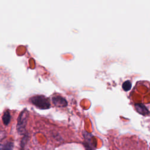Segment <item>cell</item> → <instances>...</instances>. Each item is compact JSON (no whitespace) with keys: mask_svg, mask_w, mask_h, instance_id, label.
Listing matches in <instances>:
<instances>
[{"mask_svg":"<svg viewBox=\"0 0 150 150\" xmlns=\"http://www.w3.org/2000/svg\"><path fill=\"white\" fill-rule=\"evenodd\" d=\"M30 101L33 104L40 109H47L50 107L49 98L42 95H36L31 97Z\"/></svg>","mask_w":150,"mask_h":150,"instance_id":"1","label":"cell"},{"mask_svg":"<svg viewBox=\"0 0 150 150\" xmlns=\"http://www.w3.org/2000/svg\"><path fill=\"white\" fill-rule=\"evenodd\" d=\"M29 112L26 109L23 110L19 114L17 122V131L19 134H24L26 132V125L28 118Z\"/></svg>","mask_w":150,"mask_h":150,"instance_id":"2","label":"cell"},{"mask_svg":"<svg viewBox=\"0 0 150 150\" xmlns=\"http://www.w3.org/2000/svg\"><path fill=\"white\" fill-rule=\"evenodd\" d=\"M53 104L57 107H65L67 105L66 100L60 96H55L52 98Z\"/></svg>","mask_w":150,"mask_h":150,"instance_id":"3","label":"cell"},{"mask_svg":"<svg viewBox=\"0 0 150 150\" xmlns=\"http://www.w3.org/2000/svg\"><path fill=\"white\" fill-rule=\"evenodd\" d=\"M135 108L137 111L141 114L145 115H147L149 113L148 110L146 108V107L141 103H138L135 104Z\"/></svg>","mask_w":150,"mask_h":150,"instance_id":"4","label":"cell"},{"mask_svg":"<svg viewBox=\"0 0 150 150\" xmlns=\"http://www.w3.org/2000/svg\"><path fill=\"white\" fill-rule=\"evenodd\" d=\"M10 120H11L10 112L8 110H7L4 113V115L2 116V121H3L4 124L5 125H7L9 123Z\"/></svg>","mask_w":150,"mask_h":150,"instance_id":"5","label":"cell"},{"mask_svg":"<svg viewBox=\"0 0 150 150\" xmlns=\"http://www.w3.org/2000/svg\"><path fill=\"white\" fill-rule=\"evenodd\" d=\"M131 83L129 81V80H127L125 81L123 84H122V88L124 91H127L128 90H129L131 88Z\"/></svg>","mask_w":150,"mask_h":150,"instance_id":"6","label":"cell"},{"mask_svg":"<svg viewBox=\"0 0 150 150\" xmlns=\"http://www.w3.org/2000/svg\"><path fill=\"white\" fill-rule=\"evenodd\" d=\"M13 144L12 142H7L4 145V150H13Z\"/></svg>","mask_w":150,"mask_h":150,"instance_id":"7","label":"cell"},{"mask_svg":"<svg viewBox=\"0 0 150 150\" xmlns=\"http://www.w3.org/2000/svg\"><path fill=\"white\" fill-rule=\"evenodd\" d=\"M0 150H4V145L0 144Z\"/></svg>","mask_w":150,"mask_h":150,"instance_id":"8","label":"cell"},{"mask_svg":"<svg viewBox=\"0 0 150 150\" xmlns=\"http://www.w3.org/2000/svg\"><path fill=\"white\" fill-rule=\"evenodd\" d=\"M149 150H150V148H149Z\"/></svg>","mask_w":150,"mask_h":150,"instance_id":"9","label":"cell"}]
</instances>
